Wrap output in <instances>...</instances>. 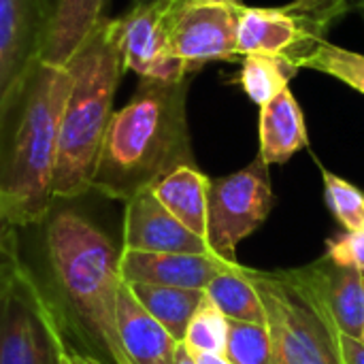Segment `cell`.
Instances as JSON below:
<instances>
[{
    "mask_svg": "<svg viewBox=\"0 0 364 364\" xmlns=\"http://www.w3.org/2000/svg\"><path fill=\"white\" fill-rule=\"evenodd\" d=\"M70 83L64 66L38 58L0 107V200L15 226L38 224L49 215Z\"/></svg>",
    "mask_w": 364,
    "mask_h": 364,
    "instance_id": "1",
    "label": "cell"
},
{
    "mask_svg": "<svg viewBox=\"0 0 364 364\" xmlns=\"http://www.w3.org/2000/svg\"><path fill=\"white\" fill-rule=\"evenodd\" d=\"M188 90L190 79L139 81L128 105L111 115L92 190L126 203L175 168L196 166L186 109Z\"/></svg>",
    "mask_w": 364,
    "mask_h": 364,
    "instance_id": "2",
    "label": "cell"
},
{
    "mask_svg": "<svg viewBox=\"0 0 364 364\" xmlns=\"http://www.w3.org/2000/svg\"><path fill=\"white\" fill-rule=\"evenodd\" d=\"M73 83L62 111L53 171V200L79 198L92 190L113 98L124 70L119 19L102 17L64 64Z\"/></svg>",
    "mask_w": 364,
    "mask_h": 364,
    "instance_id": "3",
    "label": "cell"
},
{
    "mask_svg": "<svg viewBox=\"0 0 364 364\" xmlns=\"http://www.w3.org/2000/svg\"><path fill=\"white\" fill-rule=\"evenodd\" d=\"M47 254L58 286L90 335L113 363L130 364L117 331L122 252L83 215L60 211L47 228Z\"/></svg>",
    "mask_w": 364,
    "mask_h": 364,
    "instance_id": "4",
    "label": "cell"
},
{
    "mask_svg": "<svg viewBox=\"0 0 364 364\" xmlns=\"http://www.w3.org/2000/svg\"><path fill=\"white\" fill-rule=\"evenodd\" d=\"M260 296L273 364H343L339 335L282 271L247 269Z\"/></svg>",
    "mask_w": 364,
    "mask_h": 364,
    "instance_id": "5",
    "label": "cell"
},
{
    "mask_svg": "<svg viewBox=\"0 0 364 364\" xmlns=\"http://www.w3.org/2000/svg\"><path fill=\"white\" fill-rule=\"evenodd\" d=\"M64 343L49 301L19 264L0 279V364H60Z\"/></svg>",
    "mask_w": 364,
    "mask_h": 364,
    "instance_id": "6",
    "label": "cell"
},
{
    "mask_svg": "<svg viewBox=\"0 0 364 364\" xmlns=\"http://www.w3.org/2000/svg\"><path fill=\"white\" fill-rule=\"evenodd\" d=\"M275 205L269 164L256 156L247 166L215 177L207 194V243L224 260H237V245L256 232Z\"/></svg>",
    "mask_w": 364,
    "mask_h": 364,
    "instance_id": "7",
    "label": "cell"
},
{
    "mask_svg": "<svg viewBox=\"0 0 364 364\" xmlns=\"http://www.w3.org/2000/svg\"><path fill=\"white\" fill-rule=\"evenodd\" d=\"M243 4L177 0L171 26V53L194 75L215 60L239 55V13Z\"/></svg>",
    "mask_w": 364,
    "mask_h": 364,
    "instance_id": "8",
    "label": "cell"
},
{
    "mask_svg": "<svg viewBox=\"0 0 364 364\" xmlns=\"http://www.w3.org/2000/svg\"><path fill=\"white\" fill-rule=\"evenodd\" d=\"M177 0H147L132 4L119 19L124 70L141 79L181 81L192 73L171 53V26Z\"/></svg>",
    "mask_w": 364,
    "mask_h": 364,
    "instance_id": "9",
    "label": "cell"
},
{
    "mask_svg": "<svg viewBox=\"0 0 364 364\" xmlns=\"http://www.w3.org/2000/svg\"><path fill=\"white\" fill-rule=\"evenodd\" d=\"M282 273L314 305L335 335L356 341L363 339L364 273L339 267L324 256Z\"/></svg>",
    "mask_w": 364,
    "mask_h": 364,
    "instance_id": "10",
    "label": "cell"
},
{
    "mask_svg": "<svg viewBox=\"0 0 364 364\" xmlns=\"http://www.w3.org/2000/svg\"><path fill=\"white\" fill-rule=\"evenodd\" d=\"M49 0H0V107L19 77L41 58Z\"/></svg>",
    "mask_w": 364,
    "mask_h": 364,
    "instance_id": "11",
    "label": "cell"
},
{
    "mask_svg": "<svg viewBox=\"0 0 364 364\" xmlns=\"http://www.w3.org/2000/svg\"><path fill=\"white\" fill-rule=\"evenodd\" d=\"M318 38H322V30L286 6H241L237 41L239 55H269L282 58L290 64Z\"/></svg>",
    "mask_w": 364,
    "mask_h": 364,
    "instance_id": "12",
    "label": "cell"
},
{
    "mask_svg": "<svg viewBox=\"0 0 364 364\" xmlns=\"http://www.w3.org/2000/svg\"><path fill=\"white\" fill-rule=\"evenodd\" d=\"M124 250L164 252V254H211L205 239L190 232L162 203L143 190L126 200L124 211Z\"/></svg>",
    "mask_w": 364,
    "mask_h": 364,
    "instance_id": "13",
    "label": "cell"
},
{
    "mask_svg": "<svg viewBox=\"0 0 364 364\" xmlns=\"http://www.w3.org/2000/svg\"><path fill=\"white\" fill-rule=\"evenodd\" d=\"M237 260L211 254H164L122 250L119 273L124 284H156L188 290H205L215 275Z\"/></svg>",
    "mask_w": 364,
    "mask_h": 364,
    "instance_id": "14",
    "label": "cell"
},
{
    "mask_svg": "<svg viewBox=\"0 0 364 364\" xmlns=\"http://www.w3.org/2000/svg\"><path fill=\"white\" fill-rule=\"evenodd\" d=\"M117 331L130 364H175L179 341L141 307L126 284L117 299Z\"/></svg>",
    "mask_w": 364,
    "mask_h": 364,
    "instance_id": "15",
    "label": "cell"
},
{
    "mask_svg": "<svg viewBox=\"0 0 364 364\" xmlns=\"http://www.w3.org/2000/svg\"><path fill=\"white\" fill-rule=\"evenodd\" d=\"M258 143V156L269 166L288 162L294 154L309 145L305 115L290 87L260 107Z\"/></svg>",
    "mask_w": 364,
    "mask_h": 364,
    "instance_id": "16",
    "label": "cell"
},
{
    "mask_svg": "<svg viewBox=\"0 0 364 364\" xmlns=\"http://www.w3.org/2000/svg\"><path fill=\"white\" fill-rule=\"evenodd\" d=\"M109 0H53L41 60L64 66L77 47L102 21Z\"/></svg>",
    "mask_w": 364,
    "mask_h": 364,
    "instance_id": "17",
    "label": "cell"
},
{
    "mask_svg": "<svg viewBox=\"0 0 364 364\" xmlns=\"http://www.w3.org/2000/svg\"><path fill=\"white\" fill-rule=\"evenodd\" d=\"M209 183L211 177H207L198 166H179L162 177L156 186H151V194L190 232L207 241Z\"/></svg>",
    "mask_w": 364,
    "mask_h": 364,
    "instance_id": "18",
    "label": "cell"
},
{
    "mask_svg": "<svg viewBox=\"0 0 364 364\" xmlns=\"http://www.w3.org/2000/svg\"><path fill=\"white\" fill-rule=\"evenodd\" d=\"M141 307L160 322L168 335L183 343L188 324L198 309L205 290H188V288H173V286H156V284H126Z\"/></svg>",
    "mask_w": 364,
    "mask_h": 364,
    "instance_id": "19",
    "label": "cell"
},
{
    "mask_svg": "<svg viewBox=\"0 0 364 364\" xmlns=\"http://www.w3.org/2000/svg\"><path fill=\"white\" fill-rule=\"evenodd\" d=\"M205 294L228 320L264 324L262 303L247 275V267L232 262L211 279V284L205 288Z\"/></svg>",
    "mask_w": 364,
    "mask_h": 364,
    "instance_id": "20",
    "label": "cell"
},
{
    "mask_svg": "<svg viewBox=\"0 0 364 364\" xmlns=\"http://www.w3.org/2000/svg\"><path fill=\"white\" fill-rule=\"evenodd\" d=\"M292 68H311L339 79L341 83L364 94V53L339 47L324 38L307 45L292 62Z\"/></svg>",
    "mask_w": 364,
    "mask_h": 364,
    "instance_id": "21",
    "label": "cell"
},
{
    "mask_svg": "<svg viewBox=\"0 0 364 364\" xmlns=\"http://www.w3.org/2000/svg\"><path fill=\"white\" fill-rule=\"evenodd\" d=\"M294 73L296 70L282 58L243 55L239 85L252 102L262 107L290 87L288 83Z\"/></svg>",
    "mask_w": 364,
    "mask_h": 364,
    "instance_id": "22",
    "label": "cell"
},
{
    "mask_svg": "<svg viewBox=\"0 0 364 364\" xmlns=\"http://www.w3.org/2000/svg\"><path fill=\"white\" fill-rule=\"evenodd\" d=\"M226 337H228V318L205 294L188 324L183 346L188 348V352L224 356Z\"/></svg>",
    "mask_w": 364,
    "mask_h": 364,
    "instance_id": "23",
    "label": "cell"
},
{
    "mask_svg": "<svg viewBox=\"0 0 364 364\" xmlns=\"http://www.w3.org/2000/svg\"><path fill=\"white\" fill-rule=\"evenodd\" d=\"M224 358L230 364H273V350L267 326L228 320Z\"/></svg>",
    "mask_w": 364,
    "mask_h": 364,
    "instance_id": "24",
    "label": "cell"
},
{
    "mask_svg": "<svg viewBox=\"0 0 364 364\" xmlns=\"http://www.w3.org/2000/svg\"><path fill=\"white\" fill-rule=\"evenodd\" d=\"M322 181H324V203L333 213V218L341 224V228L350 232L364 230L363 190L326 168L322 171Z\"/></svg>",
    "mask_w": 364,
    "mask_h": 364,
    "instance_id": "25",
    "label": "cell"
},
{
    "mask_svg": "<svg viewBox=\"0 0 364 364\" xmlns=\"http://www.w3.org/2000/svg\"><path fill=\"white\" fill-rule=\"evenodd\" d=\"M324 258H328L339 267L356 269L364 273V230H356V232L343 230L326 239Z\"/></svg>",
    "mask_w": 364,
    "mask_h": 364,
    "instance_id": "26",
    "label": "cell"
},
{
    "mask_svg": "<svg viewBox=\"0 0 364 364\" xmlns=\"http://www.w3.org/2000/svg\"><path fill=\"white\" fill-rule=\"evenodd\" d=\"M286 9L309 19L316 28L324 32L335 17H339L350 9V4L348 0H294L286 4Z\"/></svg>",
    "mask_w": 364,
    "mask_h": 364,
    "instance_id": "27",
    "label": "cell"
},
{
    "mask_svg": "<svg viewBox=\"0 0 364 364\" xmlns=\"http://www.w3.org/2000/svg\"><path fill=\"white\" fill-rule=\"evenodd\" d=\"M15 224L4 211V205L0 200V279H4L9 273H13L17 262V237H15Z\"/></svg>",
    "mask_w": 364,
    "mask_h": 364,
    "instance_id": "28",
    "label": "cell"
},
{
    "mask_svg": "<svg viewBox=\"0 0 364 364\" xmlns=\"http://www.w3.org/2000/svg\"><path fill=\"white\" fill-rule=\"evenodd\" d=\"M339 352L343 364H364V343L350 339V337H339Z\"/></svg>",
    "mask_w": 364,
    "mask_h": 364,
    "instance_id": "29",
    "label": "cell"
},
{
    "mask_svg": "<svg viewBox=\"0 0 364 364\" xmlns=\"http://www.w3.org/2000/svg\"><path fill=\"white\" fill-rule=\"evenodd\" d=\"M62 364H102L100 360L87 356V354H79L75 350H70L66 343H64V350H62Z\"/></svg>",
    "mask_w": 364,
    "mask_h": 364,
    "instance_id": "30",
    "label": "cell"
},
{
    "mask_svg": "<svg viewBox=\"0 0 364 364\" xmlns=\"http://www.w3.org/2000/svg\"><path fill=\"white\" fill-rule=\"evenodd\" d=\"M190 354L196 364H230L224 356H218V354H196V352H190Z\"/></svg>",
    "mask_w": 364,
    "mask_h": 364,
    "instance_id": "31",
    "label": "cell"
},
{
    "mask_svg": "<svg viewBox=\"0 0 364 364\" xmlns=\"http://www.w3.org/2000/svg\"><path fill=\"white\" fill-rule=\"evenodd\" d=\"M175 364H196L194 363V358H192V354L188 352V348H186L183 343H179V348H177Z\"/></svg>",
    "mask_w": 364,
    "mask_h": 364,
    "instance_id": "32",
    "label": "cell"
},
{
    "mask_svg": "<svg viewBox=\"0 0 364 364\" xmlns=\"http://www.w3.org/2000/svg\"><path fill=\"white\" fill-rule=\"evenodd\" d=\"M218 2H230V4H243V0H218Z\"/></svg>",
    "mask_w": 364,
    "mask_h": 364,
    "instance_id": "33",
    "label": "cell"
},
{
    "mask_svg": "<svg viewBox=\"0 0 364 364\" xmlns=\"http://www.w3.org/2000/svg\"><path fill=\"white\" fill-rule=\"evenodd\" d=\"M356 6H358V9L364 13V0H358V2H356Z\"/></svg>",
    "mask_w": 364,
    "mask_h": 364,
    "instance_id": "34",
    "label": "cell"
},
{
    "mask_svg": "<svg viewBox=\"0 0 364 364\" xmlns=\"http://www.w3.org/2000/svg\"><path fill=\"white\" fill-rule=\"evenodd\" d=\"M139 2H147V0H134V4H139Z\"/></svg>",
    "mask_w": 364,
    "mask_h": 364,
    "instance_id": "35",
    "label": "cell"
},
{
    "mask_svg": "<svg viewBox=\"0 0 364 364\" xmlns=\"http://www.w3.org/2000/svg\"><path fill=\"white\" fill-rule=\"evenodd\" d=\"M360 341H363V343H364V333H363V339H360Z\"/></svg>",
    "mask_w": 364,
    "mask_h": 364,
    "instance_id": "36",
    "label": "cell"
},
{
    "mask_svg": "<svg viewBox=\"0 0 364 364\" xmlns=\"http://www.w3.org/2000/svg\"><path fill=\"white\" fill-rule=\"evenodd\" d=\"M60 364H62V360H60Z\"/></svg>",
    "mask_w": 364,
    "mask_h": 364,
    "instance_id": "37",
    "label": "cell"
}]
</instances>
